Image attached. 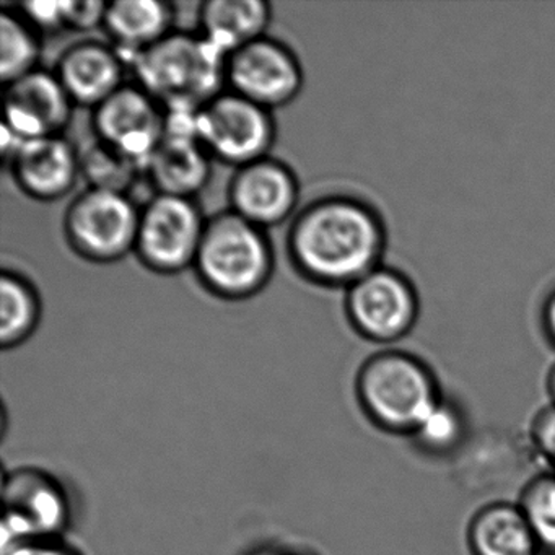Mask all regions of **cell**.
Listing matches in <instances>:
<instances>
[{
	"label": "cell",
	"mask_w": 555,
	"mask_h": 555,
	"mask_svg": "<svg viewBox=\"0 0 555 555\" xmlns=\"http://www.w3.org/2000/svg\"><path fill=\"white\" fill-rule=\"evenodd\" d=\"M386 243L385 220L375 206L350 194H326L295 214L285 248L305 281L346 291L383 264Z\"/></svg>",
	"instance_id": "cell-1"
},
{
	"label": "cell",
	"mask_w": 555,
	"mask_h": 555,
	"mask_svg": "<svg viewBox=\"0 0 555 555\" xmlns=\"http://www.w3.org/2000/svg\"><path fill=\"white\" fill-rule=\"evenodd\" d=\"M225 54L199 34L175 30L131 61L129 69L165 112H199L225 90Z\"/></svg>",
	"instance_id": "cell-2"
},
{
	"label": "cell",
	"mask_w": 555,
	"mask_h": 555,
	"mask_svg": "<svg viewBox=\"0 0 555 555\" xmlns=\"http://www.w3.org/2000/svg\"><path fill=\"white\" fill-rule=\"evenodd\" d=\"M443 396L434 369L409 350H382L357 370V402L385 434L411 437Z\"/></svg>",
	"instance_id": "cell-3"
},
{
	"label": "cell",
	"mask_w": 555,
	"mask_h": 555,
	"mask_svg": "<svg viewBox=\"0 0 555 555\" xmlns=\"http://www.w3.org/2000/svg\"><path fill=\"white\" fill-rule=\"evenodd\" d=\"M199 284L214 297L243 301L261 294L275 269L268 230L232 210L207 219L193 264Z\"/></svg>",
	"instance_id": "cell-4"
},
{
	"label": "cell",
	"mask_w": 555,
	"mask_h": 555,
	"mask_svg": "<svg viewBox=\"0 0 555 555\" xmlns=\"http://www.w3.org/2000/svg\"><path fill=\"white\" fill-rule=\"evenodd\" d=\"M2 555L38 541H57L73 521L69 493L41 467L9 470L2 479Z\"/></svg>",
	"instance_id": "cell-5"
},
{
	"label": "cell",
	"mask_w": 555,
	"mask_h": 555,
	"mask_svg": "<svg viewBox=\"0 0 555 555\" xmlns=\"http://www.w3.org/2000/svg\"><path fill=\"white\" fill-rule=\"evenodd\" d=\"M139 216L129 194L86 188L64 212V238L79 258L113 264L134 253Z\"/></svg>",
	"instance_id": "cell-6"
},
{
	"label": "cell",
	"mask_w": 555,
	"mask_h": 555,
	"mask_svg": "<svg viewBox=\"0 0 555 555\" xmlns=\"http://www.w3.org/2000/svg\"><path fill=\"white\" fill-rule=\"evenodd\" d=\"M344 314L362 339L389 346L414 330L421 297L408 274L382 264L346 288Z\"/></svg>",
	"instance_id": "cell-7"
},
{
	"label": "cell",
	"mask_w": 555,
	"mask_h": 555,
	"mask_svg": "<svg viewBox=\"0 0 555 555\" xmlns=\"http://www.w3.org/2000/svg\"><path fill=\"white\" fill-rule=\"evenodd\" d=\"M206 222L196 199L154 194L141 207L134 255L158 275L193 269Z\"/></svg>",
	"instance_id": "cell-8"
},
{
	"label": "cell",
	"mask_w": 555,
	"mask_h": 555,
	"mask_svg": "<svg viewBox=\"0 0 555 555\" xmlns=\"http://www.w3.org/2000/svg\"><path fill=\"white\" fill-rule=\"evenodd\" d=\"M196 134L212 160L235 170L271 155L278 126L272 112L225 89L197 112Z\"/></svg>",
	"instance_id": "cell-9"
},
{
	"label": "cell",
	"mask_w": 555,
	"mask_h": 555,
	"mask_svg": "<svg viewBox=\"0 0 555 555\" xmlns=\"http://www.w3.org/2000/svg\"><path fill=\"white\" fill-rule=\"evenodd\" d=\"M304 82L295 51L268 35L225 57V89L269 112L291 105Z\"/></svg>",
	"instance_id": "cell-10"
},
{
	"label": "cell",
	"mask_w": 555,
	"mask_h": 555,
	"mask_svg": "<svg viewBox=\"0 0 555 555\" xmlns=\"http://www.w3.org/2000/svg\"><path fill=\"white\" fill-rule=\"evenodd\" d=\"M96 141L144 170L165 135V109L135 83H126L92 112Z\"/></svg>",
	"instance_id": "cell-11"
},
{
	"label": "cell",
	"mask_w": 555,
	"mask_h": 555,
	"mask_svg": "<svg viewBox=\"0 0 555 555\" xmlns=\"http://www.w3.org/2000/svg\"><path fill=\"white\" fill-rule=\"evenodd\" d=\"M229 209L262 230L282 225L298 212L300 183L287 164L259 158L235 168L227 188Z\"/></svg>",
	"instance_id": "cell-12"
},
{
	"label": "cell",
	"mask_w": 555,
	"mask_h": 555,
	"mask_svg": "<svg viewBox=\"0 0 555 555\" xmlns=\"http://www.w3.org/2000/svg\"><path fill=\"white\" fill-rule=\"evenodd\" d=\"M74 103L54 70L37 69L4 86V131L15 142L63 135Z\"/></svg>",
	"instance_id": "cell-13"
},
{
	"label": "cell",
	"mask_w": 555,
	"mask_h": 555,
	"mask_svg": "<svg viewBox=\"0 0 555 555\" xmlns=\"http://www.w3.org/2000/svg\"><path fill=\"white\" fill-rule=\"evenodd\" d=\"M4 158L18 190L40 203L63 199L80 178L79 149L64 135L18 142Z\"/></svg>",
	"instance_id": "cell-14"
},
{
	"label": "cell",
	"mask_w": 555,
	"mask_h": 555,
	"mask_svg": "<svg viewBox=\"0 0 555 555\" xmlns=\"http://www.w3.org/2000/svg\"><path fill=\"white\" fill-rule=\"evenodd\" d=\"M129 66L113 44L83 40L70 44L57 57L54 74L74 106L95 109L126 86Z\"/></svg>",
	"instance_id": "cell-15"
},
{
	"label": "cell",
	"mask_w": 555,
	"mask_h": 555,
	"mask_svg": "<svg viewBox=\"0 0 555 555\" xmlns=\"http://www.w3.org/2000/svg\"><path fill=\"white\" fill-rule=\"evenodd\" d=\"M212 175V158L196 135L165 132L160 145L149 158L144 177L155 194L196 199Z\"/></svg>",
	"instance_id": "cell-16"
},
{
	"label": "cell",
	"mask_w": 555,
	"mask_h": 555,
	"mask_svg": "<svg viewBox=\"0 0 555 555\" xmlns=\"http://www.w3.org/2000/svg\"><path fill=\"white\" fill-rule=\"evenodd\" d=\"M177 8L167 0H113L106 4L103 28L108 43L126 63L173 34Z\"/></svg>",
	"instance_id": "cell-17"
},
{
	"label": "cell",
	"mask_w": 555,
	"mask_h": 555,
	"mask_svg": "<svg viewBox=\"0 0 555 555\" xmlns=\"http://www.w3.org/2000/svg\"><path fill=\"white\" fill-rule=\"evenodd\" d=\"M272 8L266 0H206L197 11L201 37L229 56L266 37Z\"/></svg>",
	"instance_id": "cell-18"
},
{
	"label": "cell",
	"mask_w": 555,
	"mask_h": 555,
	"mask_svg": "<svg viewBox=\"0 0 555 555\" xmlns=\"http://www.w3.org/2000/svg\"><path fill=\"white\" fill-rule=\"evenodd\" d=\"M470 555H538L539 544L518 503L480 506L467 522Z\"/></svg>",
	"instance_id": "cell-19"
},
{
	"label": "cell",
	"mask_w": 555,
	"mask_h": 555,
	"mask_svg": "<svg viewBox=\"0 0 555 555\" xmlns=\"http://www.w3.org/2000/svg\"><path fill=\"white\" fill-rule=\"evenodd\" d=\"M40 294L25 275L4 269L0 275V346L15 349L27 343L40 326Z\"/></svg>",
	"instance_id": "cell-20"
},
{
	"label": "cell",
	"mask_w": 555,
	"mask_h": 555,
	"mask_svg": "<svg viewBox=\"0 0 555 555\" xmlns=\"http://www.w3.org/2000/svg\"><path fill=\"white\" fill-rule=\"evenodd\" d=\"M41 34L31 27L17 9H4L0 15V79L14 82L40 69Z\"/></svg>",
	"instance_id": "cell-21"
},
{
	"label": "cell",
	"mask_w": 555,
	"mask_h": 555,
	"mask_svg": "<svg viewBox=\"0 0 555 555\" xmlns=\"http://www.w3.org/2000/svg\"><path fill=\"white\" fill-rule=\"evenodd\" d=\"M467 430L466 412L456 401L443 396L409 438L428 456H448L464 443Z\"/></svg>",
	"instance_id": "cell-22"
},
{
	"label": "cell",
	"mask_w": 555,
	"mask_h": 555,
	"mask_svg": "<svg viewBox=\"0 0 555 555\" xmlns=\"http://www.w3.org/2000/svg\"><path fill=\"white\" fill-rule=\"evenodd\" d=\"M80 178L87 181L92 190L113 191L129 194L135 181L144 170L125 155L109 149L102 142H90L80 149Z\"/></svg>",
	"instance_id": "cell-23"
},
{
	"label": "cell",
	"mask_w": 555,
	"mask_h": 555,
	"mask_svg": "<svg viewBox=\"0 0 555 555\" xmlns=\"http://www.w3.org/2000/svg\"><path fill=\"white\" fill-rule=\"evenodd\" d=\"M516 503L521 508L539 548L555 552V470L541 473L529 479Z\"/></svg>",
	"instance_id": "cell-24"
},
{
	"label": "cell",
	"mask_w": 555,
	"mask_h": 555,
	"mask_svg": "<svg viewBox=\"0 0 555 555\" xmlns=\"http://www.w3.org/2000/svg\"><path fill=\"white\" fill-rule=\"evenodd\" d=\"M529 441L535 456L555 470V404L552 402L539 409L531 418Z\"/></svg>",
	"instance_id": "cell-25"
},
{
	"label": "cell",
	"mask_w": 555,
	"mask_h": 555,
	"mask_svg": "<svg viewBox=\"0 0 555 555\" xmlns=\"http://www.w3.org/2000/svg\"><path fill=\"white\" fill-rule=\"evenodd\" d=\"M106 4L102 0H80V2H63L64 30L89 31L103 28Z\"/></svg>",
	"instance_id": "cell-26"
},
{
	"label": "cell",
	"mask_w": 555,
	"mask_h": 555,
	"mask_svg": "<svg viewBox=\"0 0 555 555\" xmlns=\"http://www.w3.org/2000/svg\"><path fill=\"white\" fill-rule=\"evenodd\" d=\"M15 9L41 35L64 30L63 2H25Z\"/></svg>",
	"instance_id": "cell-27"
},
{
	"label": "cell",
	"mask_w": 555,
	"mask_h": 555,
	"mask_svg": "<svg viewBox=\"0 0 555 555\" xmlns=\"http://www.w3.org/2000/svg\"><path fill=\"white\" fill-rule=\"evenodd\" d=\"M5 555H82L77 548L64 544L63 539L57 541H38L22 545Z\"/></svg>",
	"instance_id": "cell-28"
},
{
	"label": "cell",
	"mask_w": 555,
	"mask_h": 555,
	"mask_svg": "<svg viewBox=\"0 0 555 555\" xmlns=\"http://www.w3.org/2000/svg\"><path fill=\"white\" fill-rule=\"evenodd\" d=\"M541 327L544 331L545 339L555 349V285L542 300Z\"/></svg>",
	"instance_id": "cell-29"
},
{
	"label": "cell",
	"mask_w": 555,
	"mask_h": 555,
	"mask_svg": "<svg viewBox=\"0 0 555 555\" xmlns=\"http://www.w3.org/2000/svg\"><path fill=\"white\" fill-rule=\"evenodd\" d=\"M545 389H547L548 402L555 404V362L548 369L547 378H545Z\"/></svg>",
	"instance_id": "cell-30"
},
{
	"label": "cell",
	"mask_w": 555,
	"mask_h": 555,
	"mask_svg": "<svg viewBox=\"0 0 555 555\" xmlns=\"http://www.w3.org/2000/svg\"><path fill=\"white\" fill-rule=\"evenodd\" d=\"M246 555H291L285 554V552L279 551V548L274 547H259L255 548V551L248 552Z\"/></svg>",
	"instance_id": "cell-31"
},
{
	"label": "cell",
	"mask_w": 555,
	"mask_h": 555,
	"mask_svg": "<svg viewBox=\"0 0 555 555\" xmlns=\"http://www.w3.org/2000/svg\"><path fill=\"white\" fill-rule=\"evenodd\" d=\"M291 555H311V554H291Z\"/></svg>",
	"instance_id": "cell-32"
}]
</instances>
